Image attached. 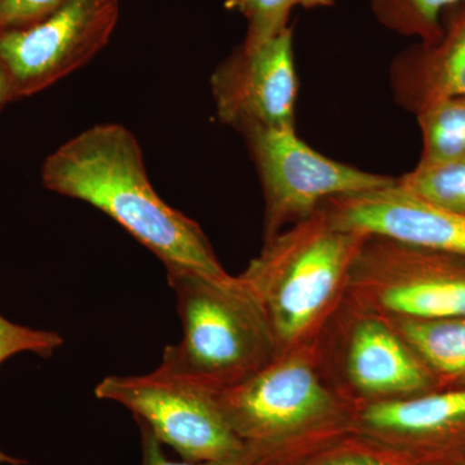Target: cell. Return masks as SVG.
<instances>
[{"instance_id":"4","label":"cell","mask_w":465,"mask_h":465,"mask_svg":"<svg viewBox=\"0 0 465 465\" xmlns=\"http://www.w3.org/2000/svg\"><path fill=\"white\" fill-rule=\"evenodd\" d=\"M166 273L183 338L164 349L158 367L224 391L277 357L264 313L238 275L213 280L179 269Z\"/></svg>"},{"instance_id":"12","label":"cell","mask_w":465,"mask_h":465,"mask_svg":"<svg viewBox=\"0 0 465 465\" xmlns=\"http://www.w3.org/2000/svg\"><path fill=\"white\" fill-rule=\"evenodd\" d=\"M321 208L339 229L465 256V216L419 200L397 183L331 198Z\"/></svg>"},{"instance_id":"23","label":"cell","mask_w":465,"mask_h":465,"mask_svg":"<svg viewBox=\"0 0 465 465\" xmlns=\"http://www.w3.org/2000/svg\"><path fill=\"white\" fill-rule=\"evenodd\" d=\"M14 101H16V99H15L11 78H9L7 70L0 61V110L5 109L9 103H14Z\"/></svg>"},{"instance_id":"24","label":"cell","mask_w":465,"mask_h":465,"mask_svg":"<svg viewBox=\"0 0 465 465\" xmlns=\"http://www.w3.org/2000/svg\"><path fill=\"white\" fill-rule=\"evenodd\" d=\"M250 0H225V8L228 11H237L243 15L249 7Z\"/></svg>"},{"instance_id":"22","label":"cell","mask_w":465,"mask_h":465,"mask_svg":"<svg viewBox=\"0 0 465 465\" xmlns=\"http://www.w3.org/2000/svg\"><path fill=\"white\" fill-rule=\"evenodd\" d=\"M142 430V448L143 460L142 465H258V458L256 455L247 449L243 454L238 457L223 459V460L213 461H185L177 463V461L170 460L164 455L162 443L155 439L154 434L150 432L145 425L139 424Z\"/></svg>"},{"instance_id":"3","label":"cell","mask_w":465,"mask_h":465,"mask_svg":"<svg viewBox=\"0 0 465 465\" xmlns=\"http://www.w3.org/2000/svg\"><path fill=\"white\" fill-rule=\"evenodd\" d=\"M314 344L281 354L246 381L219 391L229 424L258 465L289 461L351 430L353 409L324 381Z\"/></svg>"},{"instance_id":"9","label":"cell","mask_w":465,"mask_h":465,"mask_svg":"<svg viewBox=\"0 0 465 465\" xmlns=\"http://www.w3.org/2000/svg\"><path fill=\"white\" fill-rule=\"evenodd\" d=\"M119 0H67L38 23L0 33V61L15 99L33 96L90 63L108 45Z\"/></svg>"},{"instance_id":"11","label":"cell","mask_w":465,"mask_h":465,"mask_svg":"<svg viewBox=\"0 0 465 465\" xmlns=\"http://www.w3.org/2000/svg\"><path fill=\"white\" fill-rule=\"evenodd\" d=\"M351 430L423 464H463L465 387L358 407Z\"/></svg>"},{"instance_id":"5","label":"cell","mask_w":465,"mask_h":465,"mask_svg":"<svg viewBox=\"0 0 465 465\" xmlns=\"http://www.w3.org/2000/svg\"><path fill=\"white\" fill-rule=\"evenodd\" d=\"M324 381L351 409L442 390L390 318L345 296L316 344Z\"/></svg>"},{"instance_id":"25","label":"cell","mask_w":465,"mask_h":465,"mask_svg":"<svg viewBox=\"0 0 465 465\" xmlns=\"http://www.w3.org/2000/svg\"><path fill=\"white\" fill-rule=\"evenodd\" d=\"M23 463L24 461L21 459L11 457L0 449V465H21Z\"/></svg>"},{"instance_id":"6","label":"cell","mask_w":465,"mask_h":465,"mask_svg":"<svg viewBox=\"0 0 465 465\" xmlns=\"http://www.w3.org/2000/svg\"><path fill=\"white\" fill-rule=\"evenodd\" d=\"M347 296L385 317H465V256L367 235L351 265Z\"/></svg>"},{"instance_id":"14","label":"cell","mask_w":465,"mask_h":465,"mask_svg":"<svg viewBox=\"0 0 465 465\" xmlns=\"http://www.w3.org/2000/svg\"><path fill=\"white\" fill-rule=\"evenodd\" d=\"M388 318L430 367L442 390L465 387V317Z\"/></svg>"},{"instance_id":"2","label":"cell","mask_w":465,"mask_h":465,"mask_svg":"<svg viewBox=\"0 0 465 465\" xmlns=\"http://www.w3.org/2000/svg\"><path fill=\"white\" fill-rule=\"evenodd\" d=\"M366 234L339 229L322 208L264 246L238 278L258 302L277 356L311 347L347 296Z\"/></svg>"},{"instance_id":"18","label":"cell","mask_w":465,"mask_h":465,"mask_svg":"<svg viewBox=\"0 0 465 465\" xmlns=\"http://www.w3.org/2000/svg\"><path fill=\"white\" fill-rule=\"evenodd\" d=\"M305 455L308 458L299 465H427L353 430Z\"/></svg>"},{"instance_id":"13","label":"cell","mask_w":465,"mask_h":465,"mask_svg":"<svg viewBox=\"0 0 465 465\" xmlns=\"http://www.w3.org/2000/svg\"><path fill=\"white\" fill-rule=\"evenodd\" d=\"M437 42H416L391 60L394 103L411 114L448 97H465V0L446 9Z\"/></svg>"},{"instance_id":"1","label":"cell","mask_w":465,"mask_h":465,"mask_svg":"<svg viewBox=\"0 0 465 465\" xmlns=\"http://www.w3.org/2000/svg\"><path fill=\"white\" fill-rule=\"evenodd\" d=\"M41 177L48 191L85 202L114 220L166 271L231 277L200 224L155 192L142 146L124 125L96 124L75 134L45 158Z\"/></svg>"},{"instance_id":"19","label":"cell","mask_w":465,"mask_h":465,"mask_svg":"<svg viewBox=\"0 0 465 465\" xmlns=\"http://www.w3.org/2000/svg\"><path fill=\"white\" fill-rule=\"evenodd\" d=\"M336 0H250L243 16L247 20L246 36L241 47L253 51L289 27L292 9L330 8Z\"/></svg>"},{"instance_id":"26","label":"cell","mask_w":465,"mask_h":465,"mask_svg":"<svg viewBox=\"0 0 465 465\" xmlns=\"http://www.w3.org/2000/svg\"><path fill=\"white\" fill-rule=\"evenodd\" d=\"M460 465H465V463H463V464H460Z\"/></svg>"},{"instance_id":"7","label":"cell","mask_w":465,"mask_h":465,"mask_svg":"<svg viewBox=\"0 0 465 465\" xmlns=\"http://www.w3.org/2000/svg\"><path fill=\"white\" fill-rule=\"evenodd\" d=\"M94 396L125 407L185 461L223 460L249 449L229 424L219 391L161 367L149 374L108 376Z\"/></svg>"},{"instance_id":"15","label":"cell","mask_w":465,"mask_h":465,"mask_svg":"<svg viewBox=\"0 0 465 465\" xmlns=\"http://www.w3.org/2000/svg\"><path fill=\"white\" fill-rule=\"evenodd\" d=\"M420 127L423 163L465 158V97H448L415 115Z\"/></svg>"},{"instance_id":"17","label":"cell","mask_w":465,"mask_h":465,"mask_svg":"<svg viewBox=\"0 0 465 465\" xmlns=\"http://www.w3.org/2000/svg\"><path fill=\"white\" fill-rule=\"evenodd\" d=\"M378 23L400 35L414 36L430 45L439 41L440 17L451 5L463 0H369Z\"/></svg>"},{"instance_id":"20","label":"cell","mask_w":465,"mask_h":465,"mask_svg":"<svg viewBox=\"0 0 465 465\" xmlns=\"http://www.w3.org/2000/svg\"><path fill=\"white\" fill-rule=\"evenodd\" d=\"M63 344V336L57 332L23 326L0 314V366L21 353L50 358Z\"/></svg>"},{"instance_id":"21","label":"cell","mask_w":465,"mask_h":465,"mask_svg":"<svg viewBox=\"0 0 465 465\" xmlns=\"http://www.w3.org/2000/svg\"><path fill=\"white\" fill-rule=\"evenodd\" d=\"M67 0H0V33L38 23Z\"/></svg>"},{"instance_id":"10","label":"cell","mask_w":465,"mask_h":465,"mask_svg":"<svg viewBox=\"0 0 465 465\" xmlns=\"http://www.w3.org/2000/svg\"><path fill=\"white\" fill-rule=\"evenodd\" d=\"M211 92L220 124L243 136L260 128L295 127L299 81L293 29L253 51L238 47L216 67Z\"/></svg>"},{"instance_id":"16","label":"cell","mask_w":465,"mask_h":465,"mask_svg":"<svg viewBox=\"0 0 465 465\" xmlns=\"http://www.w3.org/2000/svg\"><path fill=\"white\" fill-rule=\"evenodd\" d=\"M397 186L419 200L465 216V158L423 163L397 177Z\"/></svg>"},{"instance_id":"8","label":"cell","mask_w":465,"mask_h":465,"mask_svg":"<svg viewBox=\"0 0 465 465\" xmlns=\"http://www.w3.org/2000/svg\"><path fill=\"white\" fill-rule=\"evenodd\" d=\"M243 137L264 194V240L316 215L331 198L397 183V177L324 157L300 139L295 127L260 128Z\"/></svg>"}]
</instances>
